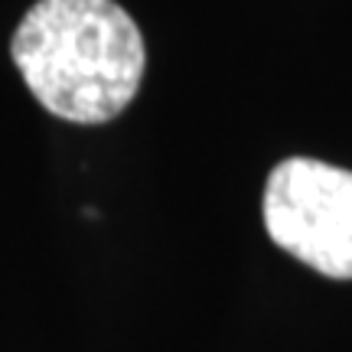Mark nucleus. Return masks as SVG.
<instances>
[{"label": "nucleus", "mask_w": 352, "mask_h": 352, "mask_svg": "<svg viewBox=\"0 0 352 352\" xmlns=\"http://www.w3.org/2000/svg\"><path fill=\"white\" fill-rule=\"evenodd\" d=\"M10 56L50 114L104 124L134 101L144 36L114 0H39L10 39Z\"/></svg>", "instance_id": "1"}, {"label": "nucleus", "mask_w": 352, "mask_h": 352, "mask_svg": "<svg viewBox=\"0 0 352 352\" xmlns=\"http://www.w3.org/2000/svg\"><path fill=\"white\" fill-rule=\"evenodd\" d=\"M264 228L307 267L352 280V173L307 157L277 164L264 186Z\"/></svg>", "instance_id": "2"}]
</instances>
